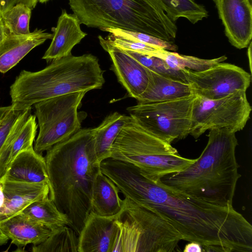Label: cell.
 Masks as SVG:
<instances>
[{"mask_svg": "<svg viewBox=\"0 0 252 252\" xmlns=\"http://www.w3.org/2000/svg\"><path fill=\"white\" fill-rule=\"evenodd\" d=\"M37 128L36 117L31 114L22 127L8 140L0 154V181L17 155L33 146Z\"/></svg>", "mask_w": 252, "mask_h": 252, "instance_id": "22", "label": "cell"}, {"mask_svg": "<svg viewBox=\"0 0 252 252\" xmlns=\"http://www.w3.org/2000/svg\"><path fill=\"white\" fill-rule=\"evenodd\" d=\"M0 2H1V0H0V17L1 16V13H0Z\"/></svg>", "mask_w": 252, "mask_h": 252, "instance_id": "39", "label": "cell"}, {"mask_svg": "<svg viewBox=\"0 0 252 252\" xmlns=\"http://www.w3.org/2000/svg\"><path fill=\"white\" fill-rule=\"evenodd\" d=\"M103 74L96 56L71 55L37 71L22 70L10 87L11 102L29 107L59 95L100 89L105 83Z\"/></svg>", "mask_w": 252, "mask_h": 252, "instance_id": "4", "label": "cell"}, {"mask_svg": "<svg viewBox=\"0 0 252 252\" xmlns=\"http://www.w3.org/2000/svg\"><path fill=\"white\" fill-rule=\"evenodd\" d=\"M156 57L164 60L174 70L189 69L193 71H204L227 59L225 56L213 59H203L162 49L159 50Z\"/></svg>", "mask_w": 252, "mask_h": 252, "instance_id": "27", "label": "cell"}, {"mask_svg": "<svg viewBox=\"0 0 252 252\" xmlns=\"http://www.w3.org/2000/svg\"><path fill=\"white\" fill-rule=\"evenodd\" d=\"M8 33L2 19L0 17V45L4 41Z\"/></svg>", "mask_w": 252, "mask_h": 252, "instance_id": "35", "label": "cell"}, {"mask_svg": "<svg viewBox=\"0 0 252 252\" xmlns=\"http://www.w3.org/2000/svg\"><path fill=\"white\" fill-rule=\"evenodd\" d=\"M80 21L74 14L63 9L54 28L52 41L42 59L47 62L71 55V50L87 34L80 28Z\"/></svg>", "mask_w": 252, "mask_h": 252, "instance_id": "15", "label": "cell"}, {"mask_svg": "<svg viewBox=\"0 0 252 252\" xmlns=\"http://www.w3.org/2000/svg\"><path fill=\"white\" fill-rule=\"evenodd\" d=\"M252 110L245 91L213 100L195 95L189 134L196 139L208 130L226 129L236 133L244 128Z\"/></svg>", "mask_w": 252, "mask_h": 252, "instance_id": "9", "label": "cell"}, {"mask_svg": "<svg viewBox=\"0 0 252 252\" xmlns=\"http://www.w3.org/2000/svg\"><path fill=\"white\" fill-rule=\"evenodd\" d=\"M20 213L53 229L70 225L66 215L58 209L49 196L32 203Z\"/></svg>", "mask_w": 252, "mask_h": 252, "instance_id": "24", "label": "cell"}, {"mask_svg": "<svg viewBox=\"0 0 252 252\" xmlns=\"http://www.w3.org/2000/svg\"><path fill=\"white\" fill-rule=\"evenodd\" d=\"M4 197L3 192L2 186L0 183V208L2 206L4 203Z\"/></svg>", "mask_w": 252, "mask_h": 252, "instance_id": "37", "label": "cell"}, {"mask_svg": "<svg viewBox=\"0 0 252 252\" xmlns=\"http://www.w3.org/2000/svg\"><path fill=\"white\" fill-rule=\"evenodd\" d=\"M31 108L13 104L0 106V154L12 135L32 114Z\"/></svg>", "mask_w": 252, "mask_h": 252, "instance_id": "25", "label": "cell"}, {"mask_svg": "<svg viewBox=\"0 0 252 252\" xmlns=\"http://www.w3.org/2000/svg\"><path fill=\"white\" fill-rule=\"evenodd\" d=\"M195 160L196 158H184L177 153L134 157L126 162L135 166L144 176L155 181L166 174L184 170Z\"/></svg>", "mask_w": 252, "mask_h": 252, "instance_id": "19", "label": "cell"}, {"mask_svg": "<svg viewBox=\"0 0 252 252\" xmlns=\"http://www.w3.org/2000/svg\"><path fill=\"white\" fill-rule=\"evenodd\" d=\"M116 184L100 170L94 179L91 193L92 212L105 217L117 215L123 206V199Z\"/></svg>", "mask_w": 252, "mask_h": 252, "instance_id": "21", "label": "cell"}, {"mask_svg": "<svg viewBox=\"0 0 252 252\" xmlns=\"http://www.w3.org/2000/svg\"><path fill=\"white\" fill-rule=\"evenodd\" d=\"M235 133L226 129L210 130L205 148L193 163L155 181L212 204L233 206L241 177L235 156L238 145Z\"/></svg>", "mask_w": 252, "mask_h": 252, "instance_id": "3", "label": "cell"}, {"mask_svg": "<svg viewBox=\"0 0 252 252\" xmlns=\"http://www.w3.org/2000/svg\"><path fill=\"white\" fill-rule=\"evenodd\" d=\"M169 19L175 23L184 18L195 24L208 17L205 7L195 0H158Z\"/></svg>", "mask_w": 252, "mask_h": 252, "instance_id": "26", "label": "cell"}, {"mask_svg": "<svg viewBox=\"0 0 252 252\" xmlns=\"http://www.w3.org/2000/svg\"><path fill=\"white\" fill-rule=\"evenodd\" d=\"M103 49L109 55L112 69L128 96L136 99L146 90L150 79L149 69L124 50L113 46L101 35L98 36Z\"/></svg>", "mask_w": 252, "mask_h": 252, "instance_id": "12", "label": "cell"}, {"mask_svg": "<svg viewBox=\"0 0 252 252\" xmlns=\"http://www.w3.org/2000/svg\"><path fill=\"white\" fill-rule=\"evenodd\" d=\"M0 229L18 247L30 244H40L57 229H53L21 213L0 221Z\"/></svg>", "mask_w": 252, "mask_h": 252, "instance_id": "16", "label": "cell"}, {"mask_svg": "<svg viewBox=\"0 0 252 252\" xmlns=\"http://www.w3.org/2000/svg\"><path fill=\"white\" fill-rule=\"evenodd\" d=\"M101 30L108 32L110 34L118 37L140 42L157 48L173 52L178 50V46L174 43L146 33L118 28H103Z\"/></svg>", "mask_w": 252, "mask_h": 252, "instance_id": "30", "label": "cell"}, {"mask_svg": "<svg viewBox=\"0 0 252 252\" xmlns=\"http://www.w3.org/2000/svg\"><path fill=\"white\" fill-rule=\"evenodd\" d=\"M192 94L209 99L224 97L237 91L246 92L251 75L233 64L219 63L202 71L183 69Z\"/></svg>", "mask_w": 252, "mask_h": 252, "instance_id": "10", "label": "cell"}, {"mask_svg": "<svg viewBox=\"0 0 252 252\" xmlns=\"http://www.w3.org/2000/svg\"><path fill=\"white\" fill-rule=\"evenodd\" d=\"M46 152L49 196L66 215L69 226L79 235L92 212V189L100 169L95 151L94 129L81 128Z\"/></svg>", "mask_w": 252, "mask_h": 252, "instance_id": "2", "label": "cell"}, {"mask_svg": "<svg viewBox=\"0 0 252 252\" xmlns=\"http://www.w3.org/2000/svg\"><path fill=\"white\" fill-rule=\"evenodd\" d=\"M32 10L25 4H18L1 13L0 17L7 32L14 35L30 33Z\"/></svg>", "mask_w": 252, "mask_h": 252, "instance_id": "29", "label": "cell"}, {"mask_svg": "<svg viewBox=\"0 0 252 252\" xmlns=\"http://www.w3.org/2000/svg\"><path fill=\"white\" fill-rule=\"evenodd\" d=\"M183 251L184 252H202V247L199 243L191 241L185 246Z\"/></svg>", "mask_w": 252, "mask_h": 252, "instance_id": "34", "label": "cell"}, {"mask_svg": "<svg viewBox=\"0 0 252 252\" xmlns=\"http://www.w3.org/2000/svg\"><path fill=\"white\" fill-rule=\"evenodd\" d=\"M125 51L149 69L163 75L187 82L183 70L178 71L172 69L162 59L133 51Z\"/></svg>", "mask_w": 252, "mask_h": 252, "instance_id": "31", "label": "cell"}, {"mask_svg": "<svg viewBox=\"0 0 252 252\" xmlns=\"http://www.w3.org/2000/svg\"><path fill=\"white\" fill-rule=\"evenodd\" d=\"M115 220L118 231L112 252H173L183 240L167 220L126 197Z\"/></svg>", "mask_w": 252, "mask_h": 252, "instance_id": "6", "label": "cell"}, {"mask_svg": "<svg viewBox=\"0 0 252 252\" xmlns=\"http://www.w3.org/2000/svg\"><path fill=\"white\" fill-rule=\"evenodd\" d=\"M3 181L49 184L44 157L36 152L33 146L21 151L13 160L0 183Z\"/></svg>", "mask_w": 252, "mask_h": 252, "instance_id": "18", "label": "cell"}, {"mask_svg": "<svg viewBox=\"0 0 252 252\" xmlns=\"http://www.w3.org/2000/svg\"><path fill=\"white\" fill-rule=\"evenodd\" d=\"M230 44L247 47L252 37V0H213Z\"/></svg>", "mask_w": 252, "mask_h": 252, "instance_id": "11", "label": "cell"}, {"mask_svg": "<svg viewBox=\"0 0 252 252\" xmlns=\"http://www.w3.org/2000/svg\"><path fill=\"white\" fill-rule=\"evenodd\" d=\"M78 235L68 225L59 228L43 243L34 245L33 252H78Z\"/></svg>", "mask_w": 252, "mask_h": 252, "instance_id": "28", "label": "cell"}, {"mask_svg": "<svg viewBox=\"0 0 252 252\" xmlns=\"http://www.w3.org/2000/svg\"><path fill=\"white\" fill-rule=\"evenodd\" d=\"M100 168L125 197L167 220L183 240L200 244L202 252H252V226L233 206L175 190L148 179L133 164L111 158Z\"/></svg>", "mask_w": 252, "mask_h": 252, "instance_id": "1", "label": "cell"}, {"mask_svg": "<svg viewBox=\"0 0 252 252\" xmlns=\"http://www.w3.org/2000/svg\"><path fill=\"white\" fill-rule=\"evenodd\" d=\"M0 183L4 200L0 208V221L20 213L32 203L44 198L49 194L47 183L3 181Z\"/></svg>", "mask_w": 252, "mask_h": 252, "instance_id": "14", "label": "cell"}, {"mask_svg": "<svg viewBox=\"0 0 252 252\" xmlns=\"http://www.w3.org/2000/svg\"><path fill=\"white\" fill-rule=\"evenodd\" d=\"M118 231L115 216L92 212L78 235V252H112Z\"/></svg>", "mask_w": 252, "mask_h": 252, "instance_id": "13", "label": "cell"}, {"mask_svg": "<svg viewBox=\"0 0 252 252\" xmlns=\"http://www.w3.org/2000/svg\"><path fill=\"white\" fill-rule=\"evenodd\" d=\"M49 0H38V1H39L41 3H44L45 2H47L49 1Z\"/></svg>", "mask_w": 252, "mask_h": 252, "instance_id": "38", "label": "cell"}, {"mask_svg": "<svg viewBox=\"0 0 252 252\" xmlns=\"http://www.w3.org/2000/svg\"><path fill=\"white\" fill-rule=\"evenodd\" d=\"M195 95L170 101L138 103L126 110L143 129L169 143L189 134Z\"/></svg>", "mask_w": 252, "mask_h": 252, "instance_id": "8", "label": "cell"}, {"mask_svg": "<svg viewBox=\"0 0 252 252\" xmlns=\"http://www.w3.org/2000/svg\"><path fill=\"white\" fill-rule=\"evenodd\" d=\"M8 240V237L5 236L0 229V245L5 244Z\"/></svg>", "mask_w": 252, "mask_h": 252, "instance_id": "36", "label": "cell"}, {"mask_svg": "<svg viewBox=\"0 0 252 252\" xmlns=\"http://www.w3.org/2000/svg\"><path fill=\"white\" fill-rule=\"evenodd\" d=\"M130 118L129 116L115 112L106 116L98 126L94 128L95 151L99 163L110 158L114 142Z\"/></svg>", "mask_w": 252, "mask_h": 252, "instance_id": "23", "label": "cell"}, {"mask_svg": "<svg viewBox=\"0 0 252 252\" xmlns=\"http://www.w3.org/2000/svg\"><path fill=\"white\" fill-rule=\"evenodd\" d=\"M81 24L88 27L118 28L175 40L177 27L158 0H68Z\"/></svg>", "mask_w": 252, "mask_h": 252, "instance_id": "5", "label": "cell"}, {"mask_svg": "<svg viewBox=\"0 0 252 252\" xmlns=\"http://www.w3.org/2000/svg\"><path fill=\"white\" fill-rule=\"evenodd\" d=\"M110 44L123 50H128L139 53L149 56L157 57L160 49L146 44L110 34L106 38Z\"/></svg>", "mask_w": 252, "mask_h": 252, "instance_id": "32", "label": "cell"}, {"mask_svg": "<svg viewBox=\"0 0 252 252\" xmlns=\"http://www.w3.org/2000/svg\"><path fill=\"white\" fill-rule=\"evenodd\" d=\"M148 85L136 100L138 103L158 102L178 99L193 95L187 82L149 69Z\"/></svg>", "mask_w": 252, "mask_h": 252, "instance_id": "20", "label": "cell"}, {"mask_svg": "<svg viewBox=\"0 0 252 252\" xmlns=\"http://www.w3.org/2000/svg\"><path fill=\"white\" fill-rule=\"evenodd\" d=\"M38 0H1L0 13L6 11L18 4H24L32 9L36 5Z\"/></svg>", "mask_w": 252, "mask_h": 252, "instance_id": "33", "label": "cell"}, {"mask_svg": "<svg viewBox=\"0 0 252 252\" xmlns=\"http://www.w3.org/2000/svg\"><path fill=\"white\" fill-rule=\"evenodd\" d=\"M52 37V33L42 29H36L26 35L8 33L0 45V73L7 72L33 48Z\"/></svg>", "mask_w": 252, "mask_h": 252, "instance_id": "17", "label": "cell"}, {"mask_svg": "<svg viewBox=\"0 0 252 252\" xmlns=\"http://www.w3.org/2000/svg\"><path fill=\"white\" fill-rule=\"evenodd\" d=\"M86 93L59 95L33 105L39 129L33 148L36 152L41 154L81 128L86 115L78 109Z\"/></svg>", "mask_w": 252, "mask_h": 252, "instance_id": "7", "label": "cell"}]
</instances>
